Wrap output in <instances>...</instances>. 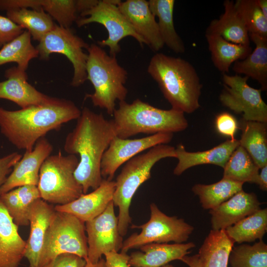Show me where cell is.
I'll return each instance as SVG.
<instances>
[{"label":"cell","mask_w":267,"mask_h":267,"mask_svg":"<svg viewBox=\"0 0 267 267\" xmlns=\"http://www.w3.org/2000/svg\"><path fill=\"white\" fill-rule=\"evenodd\" d=\"M77 120L75 128L66 137L64 150L69 154L79 155L74 176L86 194L89 189L95 190L100 185L101 159L116 135L111 120L87 107Z\"/></svg>","instance_id":"6da1fadb"},{"label":"cell","mask_w":267,"mask_h":267,"mask_svg":"<svg viewBox=\"0 0 267 267\" xmlns=\"http://www.w3.org/2000/svg\"><path fill=\"white\" fill-rule=\"evenodd\" d=\"M81 110L72 101L56 97L53 101L15 111L0 107V130L18 149L30 151L49 132L77 119Z\"/></svg>","instance_id":"7a4b0ae2"},{"label":"cell","mask_w":267,"mask_h":267,"mask_svg":"<svg viewBox=\"0 0 267 267\" xmlns=\"http://www.w3.org/2000/svg\"><path fill=\"white\" fill-rule=\"evenodd\" d=\"M147 72L158 84L172 108L190 114L200 107L202 85L190 62L180 57L157 53L151 58Z\"/></svg>","instance_id":"3957f363"},{"label":"cell","mask_w":267,"mask_h":267,"mask_svg":"<svg viewBox=\"0 0 267 267\" xmlns=\"http://www.w3.org/2000/svg\"><path fill=\"white\" fill-rule=\"evenodd\" d=\"M113 116L115 135L122 139L139 134H173L184 131L188 125L183 112L158 108L138 98L131 103L119 101Z\"/></svg>","instance_id":"277c9868"},{"label":"cell","mask_w":267,"mask_h":267,"mask_svg":"<svg viewBox=\"0 0 267 267\" xmlns=\"http://www.w3.org/2000/svg\"><path fill=\"white\" fill-rule=\"evenodd\" d=\"M87 51V80L92 84L94 91L87 94L85 98H89L94 106L104 109L113 116L116 100H125L128 94L125 86L127 71L119 64L116 56L108 55L98 44L89 45Z\"/></svg>","instance_id":"5b68a950"},{"label":"cell","mask_w":267,"mask_h":267,"mask_svg":"<svg viewBox=\"0 0 267 267\" xmlns=\"http://www.w3.org/2000/svg\"><path fill=\"white\" fill-rule=\"evenodd\" d=\"M168 157H176V148L166 144L157 145L127 161L117 176L112 201L114 206L119 208L118 227L122 237L127 234L131 223L129 210L134 195L138 187L150 178L154 165Z\"/></svg>","instance_id":"8992f818"},{"label":"cell","mask_w":267,"mask_h":267,"mask_svg":"<svg viewBox=\"0 0 267 267\" xmlns=\"http://www.w3.org/2000/svg\"><path fill=\"white\" fill-rule=\"evenodd\" d=\"M79 162L76 155L65 156L60 151L46 158L41 167L37 184L43 200L64 205L84 194L74 176Z\"/></svg>","instance_id":"52a82bcc"},{"label":"cell","mask_w":267,"mask_h":267,"mask_svg":"<svg viewBox=\"0 0 267 267\" xmlns=\"http://www.w3.org/2000/svg\"><path fill=\"white\" fill-rule=\"evenodd\" d=\"M85 222L75 216L56 211L47 229L39 267H44L58 255L70 253L86 260L88 246Z\"/></svg>","instance_id":"ba28073f"},{"label":"cell","mask_w":267,"mask_h":267,"mask_svg":"<svg viewBox=\"0 0 267 267\" xmlns=\"http://www.w3.org/2000/svg\"><path fill=\"white\" fill-rule=\"evenodd\" d=\"M150 218L146 223L132 226L140 229L141 232L133 233L123 241L121 252L127 253L130 249L152 243H182L189 238L194 228L183 219L166 215L154 203L150 204Z\"/></svg>","instance_id":"9c48e42d"},{"label":"cell","mask_w":267,"mask_h":267,"mask_svg":"<svg viewBox=\"0 0 267 267\" xmlns=\"http://www.w3.org/2000/svg\"><path fill=\"white\" fill-rule=\"evenodd\" d=\"M120 0H102L92 8L83 12L76 21L81 27L91 23L103 25L108 34L107 38L97 42L100 47L108 46L109 55L116 56L121 51L119 42L128 36L135 39L142 46L146 41L132 27L127 18L120 11L118 5Z\"/></svg>","instance_id":"30bf717a"},{"label":"cell","mask_w":267,"mask_h":267,"mask_svg":"<svg viewBox=\"0 0 267 267\" xmlns=\"http://www.w3.org/2000/svg\"><path fill=\"white\" fill-rule=\"evenodd\" d=\"M89 45L70 28L55 25L39 42L36 47L38 57L46 60L52 53L65 55L72 64L74 73L71 85H82L87 80L86 64L88 53L84 52Z\"/></svg>","instance_id":"8fae6325"},{"label":"cell","mask_w":267,"mask_h":267,"mask_svg":"<svg viewBox=\"0 0 267 267\" xmlns=\"http://www.w3.org/2000/svg\"><path fill=\"white\" fill-rule=\"evenodd\" d=\"M249 78L239 75L222 74L223 89L220 95L222 104L242 119L267 123V105L261 96V89L250 87Z\"/></svg>","instance_id":"7c38bea8"},{"label":"cell","mask_w":267,"mask_h":267,"mask_svg":"<svg viewBox=\"0 0 267 267\" xmlns=\"http://www.w3.org/2000/svg\"><path fill=\"white\" fill-rule=\"evenodd\" d=\"M112 201L99 215L85 222L88 246L86 261L97 263L104 254L118 252L123 245V237L118 227V218Z\"/></svg>","instance_id":"4fadbf2b"},{"label":"cell","mask_w":267,"mask_h":267,"mask_svg":"<svg viewBox=\"0 0 267 267\" xmlns=\"http://www.w3.org/2000/svg\"><path fill=\"white\" fill-rule=\"evenodd\" d=\"M172 133H158L138 139H122L115 136L104 153L101 162L103 179L112 180L117 169L138 154L161 144L169 143Z\"/></svg>","instance_id":"5bb4252c"},{"label":"cell","mask_w":267,"mask_h":267,"mask_svg":"<svg viewBox=\"0 0 267 267\" xmlns=\"http://www.w3.org/2000/svg\"><path fill=\"white\" fill-rule=\"evenodd\" d=\"M52 150L53 146L46 138L39 139L33 149L25 151L14 166L0 188V195L24 185H37L42 165Z\"/></svg>","instance_id":"9a60e30c"},{"label":"cell","mask_w":267,"mask_h":267,"mask_svg":"<svg viewBox=\"0 0 267 267\" xmlns=\"http://www.w3.org/2000/svg\"><path fill=\"white\" fill-rule=\"evenodd\" d=\"M6 80L0 82V99L14 102L21 108L51 102L56 97L48 96L30 84L26 71L17 66L7 69Z\"/></svg>","instance_id":"2e32d148"},{"label":"cell","mask_w":267,"mask_h":267,"mask_svg":"<svg viewBox=\"0 0 267 267\" xmlns=\"http://www.w3.org/2000/svg\"><path fill=\"white\" fill-rule=\"evenodd\" d=\"M55 212L54 207L42 198L35 202L27 212L30 231L26 241L24 257L28 260L30 267H39L45 233Z\"/></svg>","instance_id":"e0dca14e"},{"label":"cell","mask_w":267,"mask_h":267,"mask_svg":"<svg viewBox=\"0 0 267 267\" xmlns=\"http://www.w3.org/2000/svg\"><path fill=\"white\" fill-rule=\"evenodd\" d=\"M134 31L154 51L162 48V40L155 16L152 14L146 0H127L118 5Z\"/></svg>","instance_id":"ac0fdd59"},{"label":"cell","mask_w":267,"mask_h":267,"mask_svg":"<svg viewBox=\"0 0 267 267\" xmlns=\"http://www.w3.org/2000/svg\"><path fill=\"white\" fill-rule=\"evenodd\" d=\"M234 242L225 229L211 230L198 253L180 260L189 267H228V257Z\"/></svg>","instance_id":"d6986e66"},{"label":"cell","mask_w":267,"mask_h":267,"mask_svg":"<svg viewBox=\"0 0 267 267\" xmlns=\"http://www.w3.org/2000/svg\"><path fill=\"white\" fill-rule=\"evenodd\" d=\"M115 181L103 179L100 185L89 193L83 194L72 202L57 205L56 211L71 214L85 222L101 214L112 201Z\"/></svg>","instance_id":"ffe728a7"},{"label":"cell","mask_w":267,"mask_h":267,"mask_svg":"<svg viewBox=\"0 0 267 267\" xmlns=\"http://www.w3.org/2000/svg\"><path fill=\"white\" fill-rule=\"evenodd\" d=\"M261 202L254 193L243 190L227 201L210 210L212 229H225L260 209Z\"/></svg>","instance_id":"44dd1931"},{"label":"cell","mask_w":267,"mask_h":267,"mask_svg":"<svg viewBox=\"0 0 267 267\" xmlns=\"http://www.w3.org/2000/svg\"><path fill=\"white\" fill-rule=\"evenodd\" d=\"M195 247L186 243H149L139 247L140 251L133 252L129 264L132 267H161L174 260H180Z\"/></svg>","instance_id":"7402d4cb"},{"label":"cell","mask_w":267,"mask_h":267,"mask_svg":"<svg viewBox=\"0 0 267 267\" xmlns=\"http://www.w3.org/2000/svg\"><path fill=\"white\" fill-rule=\"evenodd\" d=\"M239 145L236 139H227L219 145L206 151L188 152L181 144L176 148L178 163L174 170V174L179 176L188 169L200 165H215L223 169L230 156Z\"/></svg>","instance_id":"603a6c76"},{"label":"cell","mask_w":267,"mask_h":267,"mask_svg":"<svg viewBox=\"0 0 267 267\" xmlns=\"http://www.w3.org/2000/svg\"><path fill=\"white\" fill-rule=\"evenodd\" d=\"M78 0H3L2 8L6 11L19 8L43 9L55 19L58 25L70 28L80 14Z\"/></svg>","instance_id":"cb8c5ba5"},{"label":"cell","mask_w":267,"mask_h":267,"mask_svg":"<svg viewBox=\"0 0 267 267\" xmlns=\"http://www.w3.org/2000/svg\"><path fill=\"white\" fill-rule=\"evenodd\" d=\"M26 245L18 226L0 199V267H18L24 257Z\"/></svg>","instance_id":"d4e9b609"},{"label":"cell","mask_w":267,"mask_h":267,"mask_svg":"<svg viewBox=\"0 0 267 267\" xmlns=\"http://www.w3.org/2000/svg\"><path fill=\"white\" fill-rule=\"evenodd\" d=\"M223 5L224 12L219 19L210 22L205 34L218 35L233 44L250 45L248 30L235 8L234 1L225 0Z\"/></svg>","instance_id":"484cf974"},{"label":"cell","mask_w":267,"mask_h":267,"mask_svg":"<svg viewBox=\"0 0 267 267\" xmlns=\"http://www.w3.org/2000/svg\"><path fill=\"white\" fill-rule=\"evenodd\" d=\"M250 40L255 44L253 51L245 59L233 63V71L236 74L257 81L262 90L267 89V38L249 34Z\"/></svg>","instance_id":"4316f807"},{"label":"cell","mask_w":267,"mask_h":267,"mask_svg":"<svg viewBox=\"0 0 267 267\" xmlns=\"http://www.w3.org/2000/svg\"><path fill=\"white\" fill-rule=\"evenodd\" d=\"M239 145L243 147L254 163L261 169L267 165V123L241 119Z\"/></svg>","instance_id":"83f0119b"},{"label":"cell","mask_w":267,"mask_h":267,"mask_svg":"<svg viewBox=\"0 0 267 267\" xmlns=\"http://www.w3.org/2000/svg\"><path fill=\"white\" fill-rule=\"evenodd\" d=\"M211 59L215 67L226 74L235 61L243 60L252 51L250 45L233 44L216 34H205Z\"/></svg>","instance_id":"f1b7e54d"},{"label":"cell","mask_w":267,"mask_h":267,"mask_svg":"<svg viewBox=\"0 0 267 267\" xmlns=\"http://www.w3.org/2000/svg\"><path fill=\"white\" fill-rule=\"evenodd\" d=\"M149 8L158 18L157 22L160 36L164 44L176 53H183L184 44L177 33L174 23L175 0H149Z\"/></svg>","instance_id":"f546056e"},{"label":"cell","mask_w":267,"mask_h":267,"mask_svg":"<svg viewBox=\"0 0 267 267\" xmlns=\"http://www.w3.org/2000/svg\"><path fill=\"white\" fill-rule=\"evenodd\" d=\"M6 16L23 29H26L33 39L38 42L55 25L52 17L43 9H12L6 11Z\"/></svg>","instance_id":"4dcf8cb0"},{"label":"cell","mask_w":267,"mask_h":267,"mask_svg":"<svg viewBox=\"0 0 267 267\" xmlns=\"http://www.w3.org/2000/svg\"><path fill=\"white\" fill-rule=\"evenodd\" d=\"M243 182L223 178L211 184H196L192 190L198 196L204 209L211 210L227 201L235 194L242 190Z\"/></svg>","instance_id":"1f68e13d"},{"label":"cell","mask_w":267,"mask_h":267,"mask_svg":"<svg viewBox=\"0 0 267 267\" xmlns=\"http://www.w3.org/2000/svg\"><path fill=\"white\" fill-rule=\"evenodd\" d=\"M267 230V209H260L234 224L227 227L225 231L235 243L252 242L262 240Z\"/></svg>","instance_id":"d6a6232c"},{"label":"cell","mask_w":267,"mask_h":267,"mask_svg":"<svg viewBox=\"0 0 267 267\" xmlns=\"http://www.w3.org/2000/svg\"><path fill=\"white\" fill-rule=\"evenodd\" d=\"M38 57V52L31 42V36L26 30L0 49V66L15 62L26 71L30 61Z\"/></svg>","instance_id":"836d02e7"},{"label":"cell","mask_w":267,"mask_h":267,"mask_svg":"<svg viewBox=\"0 0 267 267\" xmlns=\"http://www.w3.org/2000/svg\"><path fill=\"white\" fill-rule=\"evenodd\" d=\"M223 178L256 183L259 167L246 150L240 145L233 152L224 168Z\"/></svg>","instance_id":"e575fe53"},{"label":"cell","mask_w":267,"mask_h":267,"mask_svg":"<svg viewBox=\"0 0 267 267\" xmlns=\"http://www.w3.org/2000/svg\"><path fill=\"white\" fill-rule=\"evenodd\" d=\"M230 267H267V245L262 240L253 245L233 246L228 257Z\"/></svg>","instance_id":"d590c367"},{"label":"cell","mask_w":267,"mask_h":267,"mask_svg":"<svg viewBox=\"0 0 267 267\" xmlns=\"http://www.w3.org/2000/svg\"><path fill=\"white\" fill-rule=\"evenodd\" d=\"M234 2L248 33L267 38V19L263 14L257 0H237Z\"/></svg>","instance_id":"8d00e7d4"},{"label":"cell","mask_w":267,"mask_h":267,"mask_svg":"<svg viewBox=\"0 0 267 267\" xmlns=\"http://www.w3.org/2000/svg\"><path fill=\"white\" fill-rule=\"evenodd\" d=\"M0 199L18 226L29 225V220L23 212L15 188L0 195Z\"/></svg>","instance_id":"74e56055"},{"label":"cell","mask_w":267,"mask_h":267,"mask_svg":"<svg viewBox=\"0 0 267 267\" xmlns=\"http://www.w3.org/2000/svg\"><path fill=\"white\" fill-rule=\"evenodd\" d=\"M24 31L7 16L0 15V48L18 37Z\"/></svg>","instance_id":"f35d334b"},{"label":"cell","mask_w":267,"mask_h":267,"mask_svg":"<svg viewBox=\"0 0 267 267\" xmlns=\"http://www.w3.org/2000/svg\"><path fill=\"white\" fill-rule=\"evenodd\" d=\"M215 126L217 132L222 135L234 139V135L239 129L238 123L234 118L228 112L219 114L216 118Z\"/></svg>","instance_id":"ab89813d"},{"label":"cell","mask_w":267,"mask_h":267,"mask_svg":"<svg viewBox=\"0 0 267 267\" xmlns=\"http://www.w3.org/2000/svg\"><path fill=\"white\" fill-rule=\"evenodd\" d=\"M23 212L27 218V212L37 200L41 198L37 185H24L15 188Z\"/></svg>","instance_id":"60d3db41"},{"label":"cell","mask_w":267,"mask_h":267,"mask_svg":"<svg viewBox=\"0 0 267 267\" xmlns=\"http://www.w3.org/2000/svg\"><path fill=\"white\" fill-rule=\"evenodd\" d=\"M86 261L81 257L70 253L62 254L44 267H85Z\"/></svg>","instance_id":"b9f144b4"},{"label":"cell","mask_w":267,"mask_h":267,"mask_svg":"<svg viewBox=\"0 0 267 267\" xmlns=\"http://www.w3.org/2000/svg\"><path fill=\"white\" fill-rule=\"evenodd\" d=\"M21 157V154L14 152L0 158V188L5 182L7 175L11 172L13 167Z\"/></svg>","instance_id":"7bdbcfd3"},{"label":"cell","mask_w":267,"mask_h":267,"mask_svg":"<svg viewBox=\"0 0 267 267\" xmlns=\"http://www.w3.org/2000/svg\"><path fill=\"white\" fill-rule=\"evenodd\" d=\"M104 256L106 267H130V256L127 253L112 251Z\"/></svg>","instance_id":"ee69618b"},{"label":"cell","mask_w":267,"mask_h":267,"mask_svg":"<svg viewBox=\"0 0 267 267\" xmlns=\"http://www.w3.org/2000/svg\"><path fill=\"white\" fill-rule=\"evenodd\" d=\"M260 188L264 191L267 190V165L261 168V171L258 176L256 182Z\"/></svg>","instance_id":"f6af8a7d"},{"label":"cell","mask_w":267,"mask_h":267,"mask_svg":"<svg viewBox=\"0 0 267 267\" xmlns=\"http://www.w3.org/2000/svg\"><path fill=\"white\" fill-rule=\"evenodd\" d=\"M257 1L263 14L267 19V0H257Z\"/></svg>","instance_id":"bcb514c9"},{"label":"cell","mask_w":267,"mask_h":267,"mask_svg":"<svg viewBox=\"0 0 267 267\" xmlns=\"http://www.w3.org/2000/svg\"><path fill=\"white\" fill-rule=\"evenodd\" d=\"M85 267H106L105 260L101 258L97 263L95 264H92L86 261Z\"/></svg>","instance_id":"7dc6e473"},{"label":"cell","mask_w":267,"mask_h":267,"mask_svg":"<svg viewBox=\"0 0 267 267\" xmlns=\"http://www.w3.org/2000/svg\"><path fill=\"white\" fill-rule=\"evenodd\" d=\"M161 267H175L168 264Z\"/></svg>","instance_id":"c3c4849f"}]
</instances>
